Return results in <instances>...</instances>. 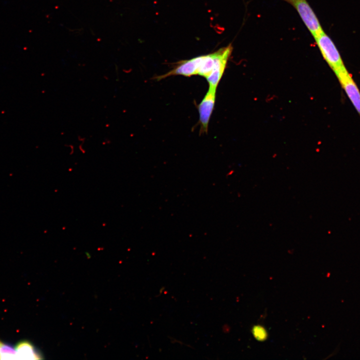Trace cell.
I'll return each instance as SVG.
<instances>
[{
    "label": "cell",
    "mask_w": 360,
    "mask_h": 360,
    "mask_svg": "<svg viewBox=\"0 0 360 360\" xmlns=\"http://www.w3.org/2000/svg\"><path fill=\"white\" fill-rule=\"evenodd\" d=\"M232 51L231 44L214 52L198 56L197 75L204 77L209 88L216 89Z\"/></svg>",
    "instance_id": "6da1fadb"
},
{
    "label": "cell",
    "mask_w": 360,
    "mask_h": 360,
    "mask_svg": "<svg viewBox=\"0 0 360 360\" xmlns=\"http://www.w3.org/2000/svg\"><path fill=\"white\" fill-rule=\"evenodd\" d=\"M314 38L324 60L334 73L345 67L338 48L324 31Z\"/></svg>",
    "instance_id": "7a4b0ae2"
},
{
    "label": "cell",
    "mask_w": 360,
    "mask_h": 360,
    "mask_svg": "<svg viewBox=\"0 0 360 360\" xmlns=\"http://www.w3.org/2000/svg\"><path fill=\"white\" fill-rule=\"evenodd\" d=\"M296 10L314 38L324 32L314 11L306 0H284Z\"/></svg>",
    "instance_id": "3957f363"
},
{
    "label": "cell",
    "mask_w": 360,
    "mask_h": 360,
    "mask_svg": "<svg viewBox=\"0 0 360 360\" xmlns=\"http://www.w3.org/2000/svg\"><path fill=\"white\" fill-rule=\"evenodd\" d=\"M340 84L360 116V91L346 66L334 72Z\"/></svg>",
    "instance_id": "277c9868"
},
{
    "label": "cell",
    "mask_w": 360,
    "mask_h": 360,
    "mask_svg": "<svg viewBox=\"0 0 360 360\" xmlns=\"http://www.w3.org/2000/svg\"><path fill=\"white\" fill-rule=\"evenodd\" d=\"M216 89L209 88L208 91L198 106L200 132L207 133L210 118L212 114L216 97Z\"/></svg>",
    "instance_id": "5b68a950"
},
{
    "label": "cell",
    "mask_w": 360,
    "mask_h": 360,
    "mask_svg": "<svg viewBox=\"0 0 360 360\" xmlns=\"http://www.w3.org/2000/svg\"><path fill=\"white\" fill-rule=\"evenodd\" d=\"M16 350L17 360L42 359L40 352L28 340H22L16 345Z\"/></svg>",
    "instance_id": "8992f818"
},
{
    "label": "cell",
    "mask_w": 360,
    "mask_h": 360,
    "mask_svg": "<svg viewBox=\"0 0 360 360\" xmlns=\"http://www.w3.org/2000/svg\"><path fill=\"white\" fill-rule=\"evenodd\" d=\"M0 360H17L15 348L0 340Z\"/></svg>",
    "instance_id": "52a82bcc"
},
{
    "label": "cell",
    "mask_w": 360,
    "mask_h": 360,
    "mask_svg": "<svg viewBox=\"0 0 360 360\" xmlns=\"http://www.w3.org/2000/svg\"><path fill=\"white\" fill-rule=\"evenodd\" d=\"M252 333L254 337L260 342L264 341L268 336V334L265 328L259 324L254 325L252 326Z\"/></svg>",
    "instance_id": "ba28073f"
}]
</instances>
